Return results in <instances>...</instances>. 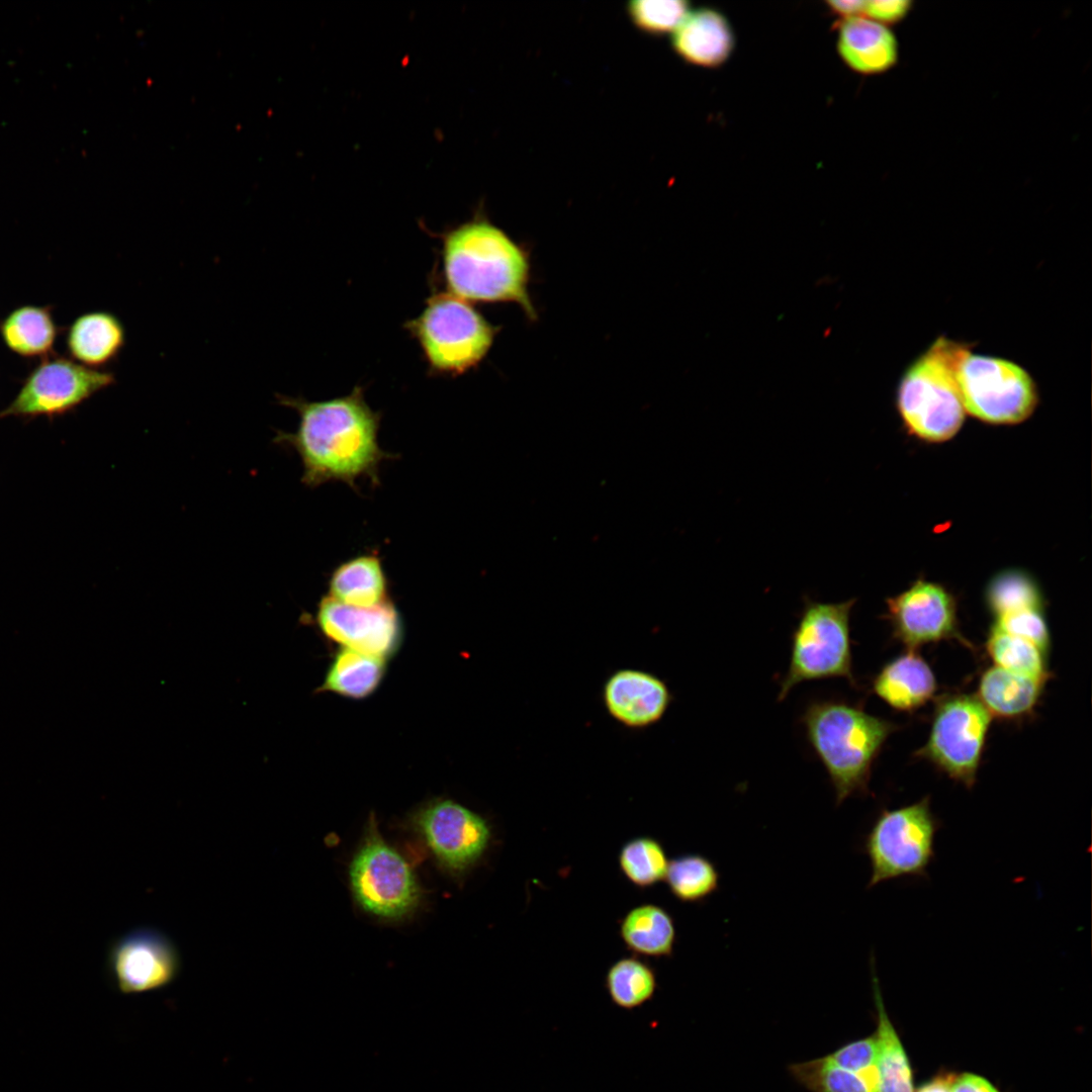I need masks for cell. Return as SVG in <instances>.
I'll return each instance as SVG.
<instances>
[{
	"label": "cell",
	"instance_id": "8d00e7d4",
	"mask_svg": "<svg viewBox=\"0 0 1092 1092\" xmlns=\"http://www.w3.org/2000/svg\"><path fill=\"white\" fill-rule=\"evenodd\" d=\"M951 1092H999L990 1082L986 1079L974 1075L964 1074L960 1077H954Z\"/></svg>",
	"mask_w": 1092,
	"mask_h": 1092
},
{
	"label": "cell",
	"instance_id": "f546056e",
	"mask_svg": "<svg viewBox=\"0 0 1092 1092\" xmlns=\"http://www.w3.org/2000/svg\"><path fill=\"white\" fill-rule=\"evenodd\" d=\"M668 862L662 844L651 836H637L628 840L618 855L622 874L631 884L641 889L663 881Z\"/></svg>",
	"mask_w": 1092,
	"mask_h": 1092
},
{
	"label": "cell",
	"instance_id": "d590c367",
	"mask_svg": "<svg viewBox=\"0 0 1092 1092\" xmlns=\"http://www.w3.org/2000/svg\"><path fill=\"white\" fill-rule=\"evenodd\" d=\"M912 5L909 0L866 1L863 16L887 26L904 19Z\"/></svg>",
	"mask_w": 1092,
	"mask_h": 1092
},
{
	"label": "cell",
	"instance_id": "f1b7e54d",
	"mask_svg": "<svg viewBox=\"0 0 1092 1092\" xmlns=\"http://www.w3.org/2000/svg\"><path fill=\"white\" fill-rule=\"evenodd\" d=\"M986 650L996 666L1006 670L1046 680L1045 654L1033 643L1009 634L995 626L990 629Z\"/></svg>",
	"mask_w": 1092,
	"mask_h": 1092
},
{
	"label": "cell",
	"instance_id": "4316f807",
	"mask_svg": "<svg viewBox=\"0 0 1092 1092\" xmlns=\"http://www.w3.org/2000/svg\"><path fill=\"white\" fill-rule=\"evenodd\" d=\"M794 1077L812 1092H878L877 1067L849 1071L825 1058L799 1063L790 1068Z\"/></svg>",
	"mask_w": 1092,
	"mask_h": 1092
},
{
	"label": "cell",
	"instance_id": "ac0fdd59",
	"mask_svg": "<svg viewBox=\"0 0 1092 1092\" xmlns=\"http://www.w3.org/2000/svg\"><path fill=\"white\" fill-rule=\"evenodd\" d=\"M837 51L852 71L862 75L887 72L899 58L898 41L892 30L861 16L840 21Z\"/></svg>",
	"mask_w": 1092,
	"mask_h": 1092
},
{
	"label": "cell",
	"instance_id": "9c48e42d",
	"mask_svg": "<svg viewBox=\"0 0 1092 1092\" xmlns=\"http://www.w3.org/2000/svg\"><path fill=\"white\" fill-rule=\"evenodd\" d=\"M349 877L357 903L374 916L399 919L419 904L420 888L412 869L381 837L373 817L351 861Z\"/></svg>",
	"mask_w": 1092,
	"mask_h": 1092
},
{
	"label": "cell",
	"instance_id": "5bb4252c",
	"mask_svg": "<svg viewBox=\"0 0 1092 1092\" xmlns=\"http://www.w3.org/2000/svg\"><path fill=\"white\" fill-rule=\"evenodd\" d=\"M314 623L326 638L341 647L383 659L395 654L403 637L401 616L390 601L357 608L325 596L317 604Z\"/></svg>",
	"mask_w": 1092,
	"mask_h": 1092
},
{
	"label": "cell",
	"instance_id": "5b68a950",
	"mask_svg": "<svg viewBox=\"0 0 1092 1092\" xmlns=\"http://www.w3.org/2000/svg\"><path fill=\"white\" fill-rule=\"evenodd\" d=\"M419 343L431 372L459 375L476 366L490 349L495 329L468 301L436 292L404 325Z\"/></svg>",
	"mask_w": 1092,
	"mask_h": 1092
},
{
	"label": "cell",
	"instance_id": "9a60e30c",
	"mask_svg": "<svg viewBox=\"0 0 1092 1092\" xmlns=\"http://www.w3.org/2000/svg\"><path fill=\"white\" fill-rule=\"evenodd\" d=\"M886 603L893 635L909 649L941 640H962L956 600L938 583L918 579Z\"/></svg>",
	"mask_w": 1092,
	"mask_h": 1092
},
{
	"label": "cell",
	"instance_id": "30bf717a",
	"mask_svg": "<svg viewBox=\"0 0 1092 1092\" xmlns=\"http://www.w3.org/2000/svg\"><path fill=\"white\" fill-rule=\"evenodd\" d=\"M958 379L966 412L984 422L1020 423L1037 403L1030 375L1005 359L969 352L960 365Z\"/></svg>",
	"mask_w": 1092,
	"mask_h": 1092
},
{
	"label": "cell",
	"instance_id": "cb8c5ba5",
	"mask_svg": "<svg viewBox=\"0 0 1092 1092\" xmlns=\"http://www.w3.org/2000/svg\"><path fill=\"white\" fill-rule=\"evenodd\" d=\"M385 670V659L341 647L333 656L316 693L364 699L377 690Z\"/></svg>",
	"mask_w": 1092,
	"mask_h": 1092
},
{
	"label": "cell",
	"instance_id": "8fae6325",
	"mask_svg": "<svg viewBox=\"0 0 1092 1092\" xmlns=\"http://www.w3.org/2000/svg\"><path fill=\"white\" fill-rule=\"evenodd\" d=\"M114 380L111 372L92 369L63 357L48 358L31 371L0 417L64 414L110 386Z\"/></svg>",
	"mask_w": 1092,
	"mask_h": 1092
},
{
	"label": "cell",
	"instance_id": "e575fe53",
	"mask_svg": "<svg viewBox=\"0 0 1092 1092\" xmlns=\"http://www.w3.org/2000/svg\"><path fill=\"white\" fill-rule=\"evenodd\" d=\"M878 1055V1038L874 1035L847 1043L825 1059L835 1066L857 1072L877 1067Z\"/></svg>",
	"mask_w": 1092,
	"mask_h": 1092
},
{
	"label": "cell",
	"instance_id": "44dd1931",
	"mask_svg": "<svg viewBox=\"0 0 1092 1092\" xmlns=\"http://www.w3.org/2000/svg\"><path fill=\"white\" fill-rule=\"evenodd\" d=\"M328 586L327 596L350 607L372 608L389 602L388 579L376 553L340 563L333 569Z\"/></svg>",
	"mask_w": 1092,
	"mask_h": 1092
},
{
	"label": "cell",
	"instance_id": "83f0119b",
	"mask_svg": "<svg viewBox=\"0 0 1092 1092\" xmlns=\"http://www.w3.org/2000/svg\"><path fill=\"white\" fill-rule=\"evenodd\" d=\"M664 881L677 900L697 903L717 891L719 872L706 856L687 853L669 860Z\"/></svg>",
	"mask_w": 1092,
	"mask_h": 1092
},
{
	"label": "cell",
	"instance_id": "2e32d148",
	"mask_svg": "<svg viewBox=\"0 0 1092 1092\" xmlns=\"http://www.w3.org/2000/svg\"><path fill=\"white\" fill-rule=\"evenodd\" d=\"M603 696L610 715L632 728L656 723L671 700L664 681L652 673L637 669L614 672L605 684Z\"/></svg>",
	"mask_w": 1092,
	"mask_h": 1092
},
{
	"label": "cell",
	"instance_id": "7c38bea8",
	"mask_svg": "<svg viewBox=\"0 0 1092 1092\" xmlns=\"http://www.w3.org/2000/svg\"><path fill=\"white\" fill-rule=\"evenodd\" d=\"M106 970L123 995H140L171 985L181 971V957L172 939L153 927H138L108 945Z\"/></svg>",
	"mask_w": 1092,
	"mask_h": 1092
},
{
	"label": "cell",
	"instance_id": "d6a6232c",
	"mask_svg": "<svg viewBox=\"0 0 1092 1092\" xmlns=\"http://www.w3.org/2000/svg\"><path fill=\"white\" fill-rule=\"evenodd\" d=\"M627 9L636 26L653 34L674 31L690 12L684 0H635Z\"/></svg>",
	"mask_w": 1092,
	"mask_h": 1092
},
{
	"label": "cell",
	"instance_id": "74e56055",
	"mask_svg": "<svg viewBox=\"0 0 1092 1092\" xmlns=\"http://www.w3.org/2000/svg\"><path fill=\"white\" fill-rule=\"evenodd\" d=\"M828 8L832 13L836 14L841 20L858 17L863 15L866 1L861 0H847V1H828Z\"/></svg>",
	"mask_w": 1092,
	"mask_h": 1092
},
{
	"label": "cell",
	"instance_id": "836d02e7",
	"mask_svg": "<svg viewBox=\"0 0 1092 1092\" xmlns=\"http://www.w3.org/2000/svg\"><path fill=\"white\" fill-rule=\"evenodd\" d=\"M993 626L1037 646L1045 655L1051 646V636L1043 611L1026 609L995 617Z\"/></svg>",
	"mask_w": 1092,
	"mask_h": 1092
},
{
	"label": "cell",
	"instance_id": "d6986e66",
	"mask_svg": "<svg viewBox=\"0 0 1092 1092\" xmlns=\"http://www.w3.org/2000/svg\"><path fill=\"white\" fill-rule=\"evenodd\" d=\"M873 692L895 710L914 711L935 694V675L925 659L909 649L886 663L875 675Z\"/></svg>",
	"mask_w": 1092,
	"mask_h": 1092
},
{
	"label": "cell",
	"instance_id": "f35d334b",
	"mask_svg": "<svg viewBox=\"0 0 1092 1092\" xmlns=\"http://www.w3.org/2000/svg\"><path fill=\"white\" fill-rule=\"evenodd\" d=\"M956 1076L945 1075L936 1077L931 1082L922 1086L917 1092H951V1085Z\"/></svg>",
	"mask_w": 1092,
	"mask_h": 1092
},
{
	"label": "cell",
	"instance_id": "52a82bcc",
	"mask_svg": "<svg viewBox=\"0 0 1092 1092\" xmlns=\"http://www.w3.org/2000/svg\"><path fill=\"white\" fill-rule=\"evenodd\" d=\"M938 828L929 797L883 810L863 842L872 869L868 888L896 878L926 876Z\"/></svg>",
	"mask_w": 1092,
	"mask_h": 1092
},
{
	"label": "cell",
	"instance_id": "ffe728a7",
	"mask_svg": "<svg viewBox=\"0 0 1092 1092\" xmlns=\"http://www.w3.org/2000/svg\"><path fill=\"white\" fill-rule=\"evenodd\" d=\"M126 342L122 322L112 312L95 310L81 314L70 326L67 348L76 362L97 369L112 362Z\"/></svg>",
	"mask_w": 1092,
	"mask_h": 1092
},
{
	"label": "cell",
	"instance_id": "277c9868",
	"mask_svg": "<svg viewBox=\"0 0 1092 1092\" xmlns=\"http://www.w3.org/2000/svg\"><path fill=\"white\" fill-rule=\"evenodd\" d=\"M969 352L963 344L941 337L907 369L898 387L897 404L915 436L941 442L961 429L966 410L958 371Z\"/></svg>",
	"mask_w": 1092,
	"mask_h": 1092
},
{
	"label": "cell",
	"instance_id": "7a4b0ae2",
	"mask_svg": "<svg viewBox=\"0 0 1092 1092\" xmlns=\"http://www.w3.org/2000/svg\"><path fill=\"white\" fill-rule=\"evenodd\" d=\"M442 261L447 288L455 296L466 301H514L533 314L526 255L487 220L473 219L446 232Z\"/></svg>",
	"mask_w": 1092,
	"mask_h": 1092
},
{
	"label": "cell",
	"instance_id": "ba28073f",
	"mask_svg": "<svg viewBox=\"0 0 1092 1092\" xmlns=\"http://www.w3.org/2000/svg\"><path fill=\"white\" fill-rule=\"evenodd\" d=\"M991 721L992 715L977 697L942 696L935 704L928 739L915 754L972 788Z\"/></svg>",
	"mask_w": 1092,
	"mask_h": 1092
},
{
	"label": "cell",
	"instance_id": "4fadbf2b",
	"mask_svg": "<svg viewBox=\"0 0 1092 1092\" xmlns=\"http://www.w3.org/2000/svg\"><path fill=\"white\" fill-rule=\"evenodd\" d=\"M412 823L438 861L454 873L473 867L487 850L491 829L479 814L449 800H433L412 817Z\"/></svg>",
	"mask_w": 1092,
	"mask_h": 1092
},
{
	"label": "cell",
	"instance_id": "603a6c76",
	"mask_svg": "<svg viewBox=\"0 0 1092 1092\" xmlns=\"http://www.w3.org/2000/svg\"><path fill=\"white\" fill-rule=\"evenodd\" d=\"M620 936L635 954L670 958L676 930L672 916L655 904H641L630 909L620 922Z\"/></svg>",
	"mask_w": 1092,
	"mask_h": 1092
},
{
	"label": "cell",
	"instance_id": "6da1fadb",
	"mask_svg": "<svg viewBox=\"0 0 1092 1092\" xmlns=\"http://www.w3.org/2000/svg\"><path fill=\"white\" fill-rule=\"evenodd\" d=\"M278 400L297 413L299 423L294 432L277 431L274 442L298 454L304 485L341 481L356 490L363 478L377 484L380 464L395 459L379 445L381 416L367 403L362 387L326 400L285 395Z\"/></svg>",
	"mask_w": 1092,
	"mask_h": 1092
},
{
	"label": "cell",
	"instance_id": "3957f363",
	"mask_svg": "<svg viewBox=\"0 0 1092 1092\" xmlns=\"http://www.w3.org/2000/svg\"><path fill=\"white\" fill-rule=\"evenodd\" d=\"M801 722L828 774L836 805L867 793L873 763L897 726L841 700L809 703Z\"/></svg>",
	"mask_w": 1092,
	"mask_h": 1092
},
{
	"label": "cell",
	"instance_id": "1f68e13d",
	"mask_svg": "<svg viewBox=\"0 0 1092 1092\" xmlns=\"http://www.w3.org/2000/svg\"><path fill=\"white\" fill-rule=\"evenodd\" d=\"M987 603L995 617L1026 610H1042V597L1025 573L1008 570L996 575L987 588Z\"/></svg>",
	"mask_w": 1092,
	"mask_h": 1092
},
{
	"label": "cell",
	"instance_id": "e0dca14e",
	"mask_svg": "<svg viewBox=\"0 0 1092 1092\" xmlns=\"http://www.w3.org/2000/svg\"><path fill=\"white\" fill-rule=\"evenodd\" d=\"M728 19L713 8L690 11L673 31L672 48L686 62L707 68L722 65L734 49Z\"/></svg>",
	"mask_w": 1092,
	"mask_h": 1092
},
{
	"label": "cell",
	"instance_id": "484cf974",
	"mask_svg": "<svg viewBox=\"0 0 1092 1092\" xmlns=\"http://www.w3.org/2000/svg\"><path fill=\"white\" fill-rule=\"evenodd\" d=\"M873 988L878 1010V1092H913L912 1075L902 1043L889 1020L872 962Z\"/></svg>",
	"mask_w": 1092,
	"mask_h": 1092
},
{
	"label": "cell",
	"instance_id": "8992f818",
	"mask_svg": "<svg viewBox=\"0 0 1092 1092\" xmlns=\"http://www.w3.org/2000/svg\"><path fill=\"white\" fill-rule=\"evenodd\" d=\"M854 603L855 599L842 603L805 600L792 634L789 667L780 685L779 702L804 681L842 677L856 686L850 639Z\"/></svg>",
	"mask_w": 1092,
	"mask_h": 1092
},
{
	"label": "cell",
	"instance_id": "7402d4cb",
	"mask_svg": "<svg viewBox=\"0 0 1092 1092\" xmlns=\"http://www.w3.org/2000/svg\"><path fill=\"white\" fill-rule=\"evenodd\" d=\"M1044 682L994 665L982 673L977 698L991 715L1016 719L1034 709Z\"/></svg>",
	"mask_w": 1092,
	"mask_h": 1092
},
{
	"label": "cell",
	"instance_id": "d4e9b609",
	"mask_svg": "<svg viewBox=\"0 0 1092 1092\" xmlns=\"http://www.w3.org/2000/svg\"><path fill=\"white\" fill-rule=\"evenodd\" d=\"M5 345L22 357L50 353L57 337V327L50 308L23 305L12 310L1 323Z\"/></svg>",
	"mask_w": 1092,
	"mask_h": 1092
},
{
	"label": "cell",
	"instance_id": "4dcf8cb0",
	"mask_svg": "<svg viewBox=\"0 0 1092 1092\" xmlns=\"http://www.w3.org/2000/svg\"><path fill=\"white\" fill-rule=\"evenodd\" d=\"M606 986L617 1005L633 1008L652 997L656 989V976L649 964L635 956L625 957L609 968Z\"/></svg>",
	"mask_w": 1092,
	"mask_h": 1092
}]
</instances>
